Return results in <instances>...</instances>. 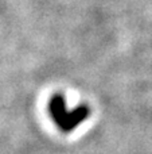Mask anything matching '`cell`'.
Instances as JSON below:
<instances>
[{
	"label": "cell",
	"mask_w": 152,
	"mask_h": 154,
	"mask_svg": "<svg viewBox=\"0 0 152 154\" xmlns=\"http://www.w3.org/2000/svg\"><path fill=\"white\" fill-rule=\"evenodd\" d=\"M50 114L53 116L54 122L57 123L61 130L72 131L75 128L82 120L89 116L90 111L88 107L81 106L74 109H69L65 103V99L62 96L57 95L50 101Z\"/></svg>",
	"instance_id": "obj_1"
}]
</instances>
